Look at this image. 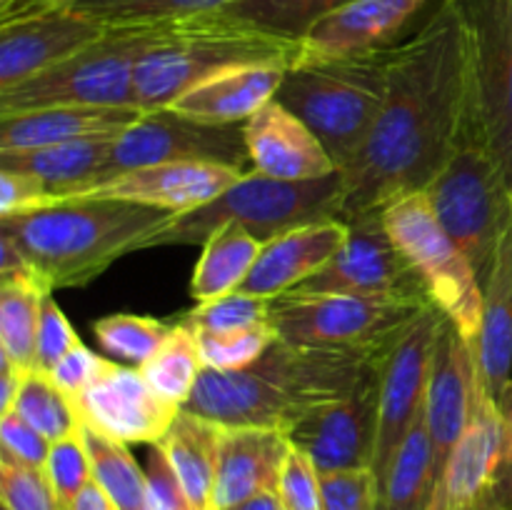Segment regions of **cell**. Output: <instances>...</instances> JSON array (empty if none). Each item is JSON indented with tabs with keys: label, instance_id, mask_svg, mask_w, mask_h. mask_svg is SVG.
I'll return each mask as SVG.
<instances>
[{
	"label": "cell",
	"instance_id": "1",
	"mask_svg": "<svg viewBox=\"0 0 512 510\" xmlns=\"http://www.w3.org/2000/svg\"><path fill=\"white\" fill-rule=\"evenodd\" d=\"M473 133L483 128L468 23L458 0H443L413 35L390 48L378 123L340 170V220L383 213L395 200L425 193Z\"/></svg>",
	"mask_w": 512,
	"mask_h": 510
},
{
	"label": "cell",
	"instance_id": "2",
	"mask_svg": "<svg viewBox=\"0 0 512 510\" xmlns=\"http://www.w3.org/2000/svg\"><path fill=\"white\" fill-rule=\"evenodd\" d=\"M385 353L308 348L275 340L248 368H205L183 408L223 428L288 433L308 410L345 398L378 373Z\"/></svg>",
	"mask_w": 512,
	"mask_h": 510
},
{
	"label": "cell",
	"instance_id": "3",
	"mask_svg": "<svg viewBox=\"0 0 512 510\" xmlns=\"http://www.w3.org/2000/svg\"><path fill=\"white\" fill-rule=\"evenodd\" d=\"M173 213L113 198H68L0 218L50 290L83 288L123 255L138 253Z\"/></svg>",
	"mask_w": 512,
	"mask_h": 510
},
{
	"label": "cell",
	"instance_id": "4",
	"mask_svg": "<svg viewBox=\"0 0 512 510\" xmlns=\"http://www.w3.org/2000/svg\"><path fill=\"white\" fill-rule=\"evenodd\" d=\"M300 43L238 28L213 18L173 23V30L143 55L135 70V105L145 113L168 108L173 100L220 73L255 65L293 68Z\"/></svg>",
	"mask_w": 512,
	"mask_h": 510
},
{
	"label": "cell",
	"instance_id": "5",
	"mask_svg": "<svg viewBox=\"0 0 512 510\" xmlns=\"http://www.w3.org/2000/svg\"><path fill=\"white\" fill-rule=\"evenodd\" d=\"M390 48L370 55L293 65L275 100L293 110L328 148L338 173L373 133L388 93Z\"/></svg>",
	"mask_w": 512,
	"mask_h": 510
},
{
	"label": "cell",
	"instance_id": "6",
	"mask_svg": "<svg viewBox=\"0 0 512 510\" xmlns=\"http://www.w3.org/2000/svg\"><path fill=\"white\" fill-rule=\"evenodd\" d=\"M343 180L340 173L305 183L265 178L245 173L238 183L200 208L173 215L163 228L155 230L140 250L165 245H203L210 233L223 225H238L258 240L278 238L300 225L340 218Z\"/></svg>",
	"mask_w": 512,
	"mask_h": 510
},
{
	"label": "cell",
	"instance_id": "7",
	"mask_svg": "<svg viewBox=\"0 0 512 510\" xmlns=\"http://www.w3.org/2000/svg\"><path fill=\"white\" fill-rule=\"evenodd\" d=\"M173 30V23L123 25L85 45L63 63L0 90V115L65 105H135V70L143 55ZM140 110V108H138Z\"/></svg>",
	"mask_w": 512,
	"mask_h": 510
},
{
	"label": "cell",
	"instance_id": "8",
	"mask_svg": "<svg viewBox=\"0 0 512 510\" xmlns=\"http://www.w3.org/2000/svg\"><path fill=\"white\" fill-rule=\"evenodd\" d=\"M425 195L445 233L463 250L483 283L512 230V185L483 133H473L455 150Z\"/></svg>",
	"mask_w": 512,
	"mask_h": 510
},
{
	"label": "cell",
	"instance_id": "9",
	"mask_svg": "<svg viewBox=\"0 0 512 510\" xmlns=\"http://www.w3.org/2000/svg\"><path fill=\"white\" fill-rule=\"evenodd\" d=\"M395 245L423 280L430 303L458 328L460 338L478 353L483 330V283L455 240L445 233L428 195L415 193L383 210Z\"/></svg>",
	"mask_w": 512,
	"mask_h": 510
},
{
	"label": "cell",
	"instance_id": "10",
	"mask_svg": "<svg viewBox=\"0 0 512 510\" xmlns=\"http://www.w3.org/2000/svg\"><path fill=\"white\" fill-rule=\"evenodd\" d=\"M428 305L333 293H288L270 303V323L285 343L385 353Z\"/></svg>",
	"mask_w": 512,
	"mask_h": 510
},
{
	"label": "cell",
	"instance_id": "11",
	"mask_svg": "<svg viewBox=\"0 0 512 510\" xmlns=\"http://www.w3.org/2000/svg\"><path fill=\"white\" fill-rule=\"evenodd\" d=\"M428 510H512V418L480 368L473 415L435 480Z\"/></svg>",
	"mask_w": 512,
	"mask_h": 510
},
{
	"label": "cell",
	"instance_id": "12",
	"mask_svg": "<svg viewBox=\"0 0 512 510\" xmlns=\"http://www.w3.org/2000/svg\"><path fill=\"white\" fill-rule=\"evenodd\" d=\"M165 163H218L243 173L253 170L243 123H200L173 113L170 108H160L140 115L125 133L113 140L98 183L128 170Z\"/></svg>",
	"mask_w": 512,
	"mask_h": 510
},
{
	"label": "cell",
	"instance_id": "13",
	"mask_svg": "<svg viewBox=\"0 0 512 510\" xmlns=\"http://www.w3.org/2000/svg\"><path fill=\"white\" fill-rule=\"evenodd\" d=\"M345 223L348 235L338 253L293 293L430 303L423 280L388 233L383 213H365Z\"/></svg>",
	"mask_w": 512,
	"mask_h": 510
},
{
	"label": "cell",
	"instance_id": "14",
	"mask_svg": "<svg viewBox=\"0 0 512 510\" xmlns=\"http://www.w3.org/2000/svg\"><path fill=\"white\" fill-rule=\"evenodd\" d=\"M458 3L468 23L480 128L512 185V0Z\"/></svg>",
	"mask_w": 512,
	"mask_h": 510
},
{
	"label": "cell",
	"instance_id": "15",
	"mask_svg": "<svg viewBox=\"0 0 512 510\" xmlns=\"http://www.w3.org/2000/svg\"><path fill=\"white\" fill-rule=\"evenodd\" d=\"M445 320L448 318L435 305H428L385 353L380 365V428L373 473L385 468L423 415L435 345Z\"/></svg>",
	"mask_w": 512,
	"mask_h": 510
},
{
	"label": "cell",
	"instance_id": "16",
	"mask_svg": "<svg viewBox=\"0 0 512 510\" xmlns=\"http://www.w3.org/2000/svg\"><path fill=\"white\" fill-rule=\"evenodd\" d=\"M380 428V370L350 395L308 410L288 438L320 475L373 468Z\"/></svg>",
	"mask_w": 512,
	"mask_h": 510
},
{
	"label": "cell",
	"instance_id": "17",
	"mask_svg": "<svg viewBox=\"0 0 512 510\" xmlns=\"http://www.w3.org/2000/svg\"><path fill=\"white\" fill-rule=\"evenodd\" d=\"M83 425L125 445H155L183 408L165 400L140 368L110 360L103 373L75 395Z\"/></svg>",
	"mask_w": 512,
	"mask_h": 510
},
{
	"label": "cell",
	"instance_id": "18",
	"mask_svg": "<svg viewBox=\"0 0 512 510\" xmlns=\"http://www.w3.org/2000/svg\"><path fill=\"white\" fill-rule=\"evenodd\" d=\"M443 0H353L300 40L295 65L388 50L413 35Z\"/></svg>",
	"mask_w": 512,
	"mask_h": 510
},
{
	"label": "cell",
	"instance_id": "19",
	"mask_svg": "<svg viewBox=\"0 0 512 510\" xmlns=\"http://www.w3.org/2000/svg\"><path fill=\"white\" fill-rule=\"evenodd\" d=\"M110 25L73 8L20 13L0 20V90L63 63L105 35Z\"/></svg>",
	"mask_w": 512,
	"mask_h": 510
},
{
	"label": "cell",
	"instance_id": "20",
	"mask_svg": "<svg viewBox=\"0 0 512 510\" xmlns=\"http://www.w3.org/2000/svg\"><path fill=\"white\" fill-rule=\"evenodd\" d=\"M243 175V170L218 163H165L128 170L103 183L90 185L70 198L128 200V203L180 215L215 200Z\"/></svg>",
	"mask_w": 512,
	"mask_h": 510
},
{
	"label": "cell",
	"instance_id": "21",
	"mask_svg": "<svg viewBox=\"0 0 512 510\" xmlns=\"http://www.w3.org/2000/svg\"><path fill=\"white\" fill-rule=\"evenodd\" d=\"M475 383H478V360L460 338L458 328L445 320L438 345H435L423 405L425 428L433 445L435 480L468 428L470 415H473Z\"/></svg>",
	"mask_w": 512,
	"mask_h": 510
},
{
	"label": "cell",
	"instance_id": "22",
	"mask_svg": "<svg viewBox=\"0 0 512 510\" xmlns=\"http://www.w3.org/2000/svg\"><path fill=\"white\" fill-rule=\"evenodd\" d=\"M255 173L285 183H305L338 173L318 135L280 100L265 103L243 123Z\"/></svg>",
	"mask_w": 512,
	"mask_h": 510
},
{
	"label": "cell",
	"instance_id": "23",
	"mask_svg": "<svg viewBox=\"0 0 512 510\" xmlns=\"http://www.w3.org/2000/svg\"><path fill=\"white\" fill-rule=\"evenodd\" d=\"M348 235V223L340 218L318 220L300 225L278 238L263 243L253 270L238 293L255 295L263 300H275L298 290L305 280L313 278L325 263H330Z\"/></svg>",
	"mask_w": 512,
	"mask_h": 510
},
{
	"label": "cell",
	"instance_id": "24",
	"mask_svg": "<svg viewBox=\"0 0 512 510\" xmlns=\"http://www.w3.org/2000/svg\"><path fill=\"white\" fill-rule=\"evenodd\" d=\"M145 110L108 105H65L0 115V153L45 148L73 140L118 138Z\"/></svg>",
	"mask_w": 512,
	"mask_h": 510
},
{
	"label": "cell",
	"instance_id": "25",
	"mask_svg": "<svg viewBox=\"0 0 512 510\" xmlns=\"http://www.w3.org/2000/svg\"><path fill=\"white\" fill-rule=\"evenodd\" d=\"M290 448L293 443L283 430L225 428L215 478V510L278 490Z\"/></svg>",
	"mask_w": 512,
	"mask_h": 510
},
{
	"label": "cell",
	"instance_id": "26",
	"mask_svg": "<svg viewBox=\"0 0 512 510\" xmlns=\"http://www.w3.org/2000/svg\"><path fill=\"white\" fill-rule=\"evenodd\" d=\"M290 68L255 65L208 78L168 105L173 113L213 125H240L278 95Z\"/></svg>",
	"mask_w": 512,
	"mask_h": 510
},
{
	"label": "cell",
	"instance_id": "27",
	"mask_svg": "<svg viewBox=\"0 0 512 510\" xmlns=\"http://www.w3.org/2000/svg\"><path fill=\"white\" fill-rule=\"evenodd\" d=\"M223 433V425L183 408L168 433L155 443L173 468L193 510H215V478Z\"/></svg>",
	"mask_w": 512,
	"mask_h": 510
},
{
	"label": "cell",
	"instance_id": "28",
	"mask_svg": "<svg viewBox=\"0 0 512 510\" xmlns=\"http://www.w3.org/2000/svg\"><path fill=\"white\" fill-rule=\"evenodd\" d=\"M475 360L490 393L503 398L512 383V230L483 280V330Z\"/></svg>",
	"mask_w": 512,
	"mask_h": 510
},
{
	"label": "cell",
	"instance_id": "29",
	"mask_svg": "<svg viewBox=\"0 0 512 510\" xmlns=\"http://www.w3.org/2000/svg\"><path fill=\"white\" fill-rule=\"evenodd\" d=\"M115 138L73 140V143L45 145V148L0 153V168L20 170L48 188L50 203L65 200L98 183Z\"/></svg>",
	"mask_w": 512,
	"mask_h": 510
},
{
	"label": "cell",
	"instance_id": "30",
	"mask_svg": "<svg viewBox=\"0 0 512 510\" xmlns=\"http://www.w3.org/2000/svg\"><path fill=\"white\" fill-rule=\"evenodd\" d=\"M233 3L238 0H23L3 18L20 13H40V10L73 8L110 25V28H123V25L178 23V20L210 15Z\"/></svg>",
	"mask_w": 512,
	"mask_h": 510
},
{
	"label": "cell",
	"instance_id": "31",
	"mask_svg": "<svg viewBox=\"0 0 512 510\" xmlns=\"http://www.w3.org/2000/svg\"><path fill=\"white\" fill-rule=\"evenodd\" d=\"M200 248L203 250L190 278V295L195 303H210L238 293L263 250V240L238 225H223L210 233Z\"/></svg>",
	"mask_w": 512,
	"mask_h": 510
},
{
	"label": "cell",
	"instance_id": "32",
	"mask_svg": "<svg viewBox=\"0 0 512 510\" xmlns=\"http://www.w3.org/2000/svg\"><path fill=\"white\" fill-rule=\"evenodd\" d=\"M378 478V510H428L435 488L433 445L425 418L410 428Z\"/></svg>",
	"mask_w": 512,
	"mask_h": 510
},
{
	"label": "cell",
	"instance_id": "33",
	"mask_svg": "<svg viewBox=\"0 0 512 510\" xmlns=\"http://www.w3.org/2000/svg\"><path fill=\"white\" fill-rule=\"evenodd\" d=\"M350 3L353 0H238L205 18L300 43L315 25Z\"/></svg>",
	"mask_w": 512,
	"mask_h": 510
},
{
	"label": "cell",
	"instance_id": "34",
	"mask_svg": "<svg viewBox=\"0 0 512 510\" xmlns=\"http://www.w3.org/2000/svg\"><path fill=\"white\" fill-rule=\"evenodd\" d=\"M53 290L38 278L0 280V353L23 368H35L40 308Z\"/></svg>",
	"mask_w": 512,
	"mask_h": 510
},
{
	"label": "cell",
	"instance_id": "35",
	"mask_svg": "<svg viewBox=\"0 0 512 510\" xmlns=\"http://www.w3.org/2000/svg\"><path fill=\"white\" fill-rule=\"evenodd\" d=\"M205 370L203 350H200L198 333L180 320L173 325L165 343L155 350L148 363L140 365V373L148 378V383L170 403L180 405L193 395L200 375Z\"/></svg>",
	"mask_w": 512,
	"mask_h": 510
},
{
	"label": "cell",
	"instance_id": "36",
	"mask_svg": "<svg viewBox=\"0 0 512 510\" xmlns=\"http://www.w3.org/2000/svg\"><path fill=\"white\" fill-rule=\"evenodd\" d=\"M93 480L110 495L118 510H148V478L125 443L95 433L83 425Z\"/></svg>",
	"mask_w": 512,
	"mask_h": 510
},
{
	"label": "cell",
	"instance_id": "37",
	"mask_svg": "<svg viewBox=\"0 0 512 510\" xmlns=\"http://www.w3.org/2000/svg\"><path fill=\"white\" fill-rule=\"evenodd\" d=\"M10 413H18L25 423L43 433L50 443L83 428L75 398L60 390L45 370H28Z\"/></svg>",
	"mask_w": 512,
	"mask_h": 510
},
{
	"label": "cell",
	"instance_id": "38",
	"mask_svg": "<svg viewBox=\"0 0 512 510\" xmlns=\"http://www.w3.org/2000/svg\"><path fill=\"white\" fill-rule=\"evenodd\" d=\"M175 323L135 313H113L95 320L93 333L100 350L123 365L140 368L165 343Z\"/></svg>",
	"mask_w": 512,
	"mask_h": 510
},
{
	"label": "cell",
	"instance_id": "39",
	"mask_svg": "<svg viewBox=\"0 0 512 510\" xmlns=\"http://www.w3.org/2000/svg\"><path fill=\"white\" fill-rule=\"evenodd\" d=\"M198 340L205 368L240 370L253 365L275 340H280V335L268 320V323L228 330V333H198Z\"/></svg>",
	"mask_w": 512,
	"mask_h": 510
},
{
	"label": "cell",
	"instance_id": "40",
	"mask_svg": "<svg viewBox=\"0 0 512 510\" xmlns=\"http://www.w3.org/2000/svg\"><path fill=\"white\" fill-rule=\"evenodd\" d=\"M270 303L273 300L233 293L210 300V303H198L185 315L183 323L193 328L195 333H228V330L250 328V325L268 323Z\"/></svg>",
	"mask_w": 512,
	"mask_h": 510
},
{
	"label": "cell",
	"instance_id": "41",
	"mask_svg": "<svg viewBox=\"0 0 512 510\" xmlns=\"http://www.w3.org/2000/svg\"><path fill=\"white\" fill-rule=\"evenodd\" d=\"M45 475L53 485L55 495L63 508L68 500H73L88 483H93V463H90L88 443H85L83 428L78 433H70L65 438L50 443Z\"/></svg>",
	"mask_w": 512,
	"mask_h": 510
},
{
	"label": "cell",
	"instance_id": "42",
	"mask_svg": "<svg viewBox=\"0 0 512 510\" xmlns=\"http://www.w3.org/2000/svg\"><path fill=\"white\" fill-rule=\"evenodd\" d=\"M3 510H60V500L43 468H28L0 458Z\"/></svg>",
	"mask_w": 512,
	"mask_h": 510
},
{
	"label": "cell",
	"instance_id": "43",
	"mask_svg": "<svg viewBox=\"0 0 512 510\" xmlns=\"http://www.w3.org/2000/svg\"><path fill=\"white\" fill-rule=\"evenodd\" d=\"M275 493L285 510H323V485H320L318 468L295 445L290 448Z\"/></svg>",
	"mask_w": 512,
	"mask_h": 510
},
{
	"label": "cell",
	"instance_id": "44",
	"mask_svg": "<svg viewBox=\"0 0 512 510\" xmlns=\"http://www.w3.org/2000/svg\"><path fill=\"white\" fill-rule=\"evenodd\" d=\"M323 510H378V478L373 468L320 475Z\"/></svg>",
	"mask_w": 512,
	"mask_h": 510
},
{
	"label": "cell",
	"instance_id": "45",
	"mask_svg": "<svg viewBox=\"0 0 512 510\" xmlns=\"http://www.w3.org/2000/svg\"><path fill=\"white\" fill-rule=\"evenodd\" d=\"M78 340V333H75L70 320L65 318V313L53 300V293H50L43 300V308H40L38 338H35V370L48 373Z\"/></svg>",
	"mask_w": 512,
	"mask_h": 510
},
{
	"label": "cell",
	"instance_id": "46",
	"mask_svg": "<svg viewBox=\"0 0 512 510\" xmlns=\"http://www.w3.org/2000/svg\"><path fill=\"white\" fill-rule=\"evenodd\" d=\"M50 440L25 423L18 413L0 415V458L28 468H45Z\"/></svg>",
	"mask_w": 512,
	"mask_h": 510
},
{
	"label": "cell",
	"instance_id": "47",
	"mask_svg": "<svg viewBox=\"0 0 512 510\" xmlns=\"http://www.w3.org/2000/svg\"><path fill=\"white\" fill-rule=\"evenodd\" d=\"M108 363L110 358L98 355L95 350H90L83 340H78V343H75L73 348L48 370V375L55 380V385H58L60 390H65L70 398H75V395L83 393V390L103 373Z\"/></svg>",
	"mask_w": 512,
	"mask_h": 510
},
{
	"label": "cell",
	"instance_id": "48",
	"mask_svg": "<svg viewBox=\"0 0 512 510\" xmlns=\"http://www.w3.org/2000/svg\"><path fill=\"white\" fill-rule=\"evenodd\" d=\"M50 205V193L38 178L20 170L0 168V218Z\"/></svg>",
	"mask_w": 512,
	"mask_h": 510
},
{
	"label": "cell",
	"instance_id": "49",
	"mask_svg": "<svg viewBox=\"0 0 512 510\" xmlns=\"http://www.w3.org/2000/svg\"><path fill=\"white\" fill-rule=\"evenodd\" d=\"M145 478H148V500H145L148 510H193L158 445H153L148 455Z\"/></svg>",
	"mask_w": 512,
	"mask_h": 510
},
{
	"label": "cell",
	"instance_id": "50",
	"mask_svg": "<svg viewBox=\"0 0 512 510\" xmlns=\"http://www.w3.org/2000/svg\"><path fill=\"white\" fill-rule=\"evenodd\" d=\"M3 278H38V270L30 263L28 255L20 250V245L15 243L10 235L0 233V280Z\"/></svg>",
	"mask_w": 512,
	"mask_h": 510
},
{
	"label": "cell",
	"instance_id": "51",
	"mask_svg": "<svg viewBox=\"0 0 512 510\" xmlns=\"http://www.w3.org/2000/svg\"><path fill=\"white\" fill-rule=\"evenodd\" d=\"M25 375H28V368H23L13 358L0 353V415L13 410L15 398H18L20 388H23Z\"/></svg>",
	"mask_w": 512,
	"mask_h": 510
},
{
	"label": "cell",
	"instance_id": "52",
	"mask_svg": "<svg viewBox=\"0 0 512 510\" xmlns=\"http://www.w3.org/2000/svg\"><path fill=\"white\" fill-rule=\"evenodd\" d=\"M60 510H118V505L110 500V495L100 488L98 483H88L73 500L63 505Z\"/></svg>",
	"mask_w": 512,
	"mask_h": 510
},
{
	"label": "cell",
	"instance_id": "53",
	"mask_svg": "<svg viewBox=\"0 0 512 510\" xmlns=\"http://www.w3.org/2000/svg\"><path fill=\"white\" fill-rule=\"evenodd\" d=\"M225 510H285L283 503H280L278 493L275 490H268V493H258L253 495V498L243 500V503L238 505H230V508Z\"/></svg>",
	"mask_w": 512,
	"mask_h": 510
},
{
	"label": "cell",
	"instance_id": "54",
	"mask_svg": "<svg viewBox=\"0 0 512 510\" xmlns=\"http://www.w3.org/2000/svg\"><path fill=\"white\" fill-rule=\"evenodd\" d=\"M498 403H500V408H503L505 413H508L510 418H512V383H510V388L505 390V395L498 400Z\"/></svg>",
	"mask_w": 512,
	"mask_h": 510
},
{
	"label": "cell",
	"instance_id": "55",
	"mask_svg": "<svg viewBox=\"0 0 512 510\" xmlns=\"http://www.w3.org/2000/svg\"><path fill=\"white\" fill-rule=\"evenodd\" d=\"M20 3H23V0H0V18H3V15H8L10 10L18 8Z\"/></svg>",
	"mask_w": 512,
	"mask_h": 510
}]
</instances>
